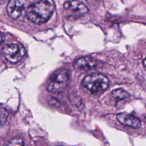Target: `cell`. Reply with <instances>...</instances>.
I'll list each match as a JSON object with an SVG mask.
<instances>
[{
  "instance_id": "1",
  "label": "cell",
  "mask_w": 146,
  "mask_h": 146,
  "mask_svg": "<svg viewBox=\"0 0 146 146\" xmlns=\"http://www.w3.org/2000/svg\"><path fill=\"white\" fill-rule=\"evenodd\" d=\"M54 7L47 0H40L29 6L26 10L27 18L36 24L46 22L53 14Z\"/></svg>"
},
{
  "instance_id": "2",
  "label": "cell",
  "mask_w": 146,
  "mask_h": 146,
  "mask_svg": "<svg viewBox=\"0 0 146 146\" xmlns=\"http://www.w3.org/2000/svg\"><path fill=\"white\" fill-rule=\"evenodd\" d=\"M82 84L92 93H97L106 90L109 86L108 78L100 73H92L86 75Z\"/></svg>"
},
{
  "instance_id": "3",
  "label": "cell",
  "mask_w": 146,
  "mask_h": 146,
  "mask_svg": "<svg viewBox=\"0 0 146 146\" xmlns=\"http://www.w3.org/2000/svg\"><path fill=\"white\" fill-rule=\"evenodd\" d=\"M68 80V70L65 68H60L51 75L47 84L46 88L50 92H60L66 87Z\"/></svg>"
},
{
  "instance_id": "4",
  "label": "cell",
  "mask_w": 146,
  "mask_h": 146,
  "mask_svg": "<svg viewBox=\"0 0 146 146\" xmlns=\"http://www.w3.org/2000/svg\"><path fill=\"white\" fill-rule=\"evenodd\" d=\"M5 58L12 63L19 61L26 54L23 46L18 43H11L4 46L2 51Z\"/></svg>"
},
{
  "instance_id": "5",
  "label": "cell",
  "mask_w": 146,
  "mask_h": 146,
  "mask_svg": "<svg viewBox=\"0 0 146 146\" xmlns=\"http://www.w3.org/2000/svg\"><path fill=\"white\" fill-rule=\"evenodd\" d=\"M25 0H10L7 5V12L9 16L17 19L25 9Z\"/></svg>"
},
{
  "instance_id": "6",
  "label": "cell",
  "mask_w": 146,
  "mask_h": 146,
  "mask_svg": "<svg viewBox=\"0 0 146 146\" xmlns=\"http://www.w3.org/2000/svg\"><path fill=\"white\" fill-rule=\"evenodd\" d=\"M96 66V60L93 58L88 56L79 58L74 63V68L78 71L83 72L93 70Z\"/></svg>"
},
{
  "instance_id": "7",
  "label": "cell",
  "mask_w": 146,
  "mask_h": 146,
  "mask_svg": "<svg viewBox=\"0 0 146 146\" xmlns=\"http://www.w3.org/2000/svg\"><path fill=\"white\" fill-rule=\"evenodd\" d=\"M117 120L123 125L134 128H139L141 125L139 119L133 115L126 113H120L116 116Z\"/></svg>"
},
{
  "instance_id": "8",
  "label": "cell",
  "mask_w": 146,
  "mask_h": 146,
  "mask_svg": "<svg viewBox=\"0 0 146 146\" xmlns=\"http://www.w3.org/2000/svg\"><path fill=\"white\" fill-rule=\"evenodd\" d=\"M63 7L67 10H71L80 15H83L88 12L87 7L82 2L77 0L67 1L64 3Z\"/></svg>"
},
{
  "instance_id": "9",
  "label": "cell",
  "mask_w": 146,
  "mask_h": 146,
  "mask_svg": "<svg viewBox=\"0 0 146 146\" xmlns=\"http://www.w3.org/2000/svg\"><path fill=\"white\" fill-rule=\"evenodd\" d=\"M112 96L117 101L128 100L130 98L129 94L127 91L121 88L112 91Z\"/></svg>"
},
{
  "instance_id": "10",
  "label": "cell",
  "mask_w": 146,
  "mask_h": 146,
  "mask_svg": "<svg viewBox=\"0 0 146 146\" xmlns=\"http://www.w3.org/2000/svg\"><path fill=\"white\" fill-rule=\"evenodd\" d=\"M6 146H25V141L20 136L15 137L7 143Z\"/></svg>"
},
{
  "instance_id": "11",
  "label": "cell",
  "mask_w": 146,
  "mask_h": 146,
  "mask_svg": "<svg viewBox=\"0 0 146 146\" xmlns=\"http://www.w3.org/2000/svg\"><path fill=\"white\" fill-rule=\"evenodd\" d=\"M9 113L5 108L0 109V128L3 126L7 120Z\"/></svg>"
},
{
  "instance_id": "12",
  "label": "cell",
  "mask_w": 146,
  "mask_h": 146,
  "mask_svg": "<svg viewBox=\"0 0 146 146\" xmlns=\"http://www.w3.org/2000/svg\"><path fill=\"white\" fill-rule=\"evenodd\" d=\"M4 40V36L2 33L0 32V44Z\"/></svg>"
},
{
  "instance_id": "13",
  "label": "cell",
  "mask_w": 146,
  "mask_h": 146,
  "mask_svg": "<svg viewBox=\"0 0 146 146\" xmlns=\"http://www.w3.org/2000/svg\"><path fill=\"white\" fill-rule=\"evenodd\" d=\"M143 67H144V68L145 69V70H146V58H145L143 60Z\"/></svg>"
}]
</instances>
